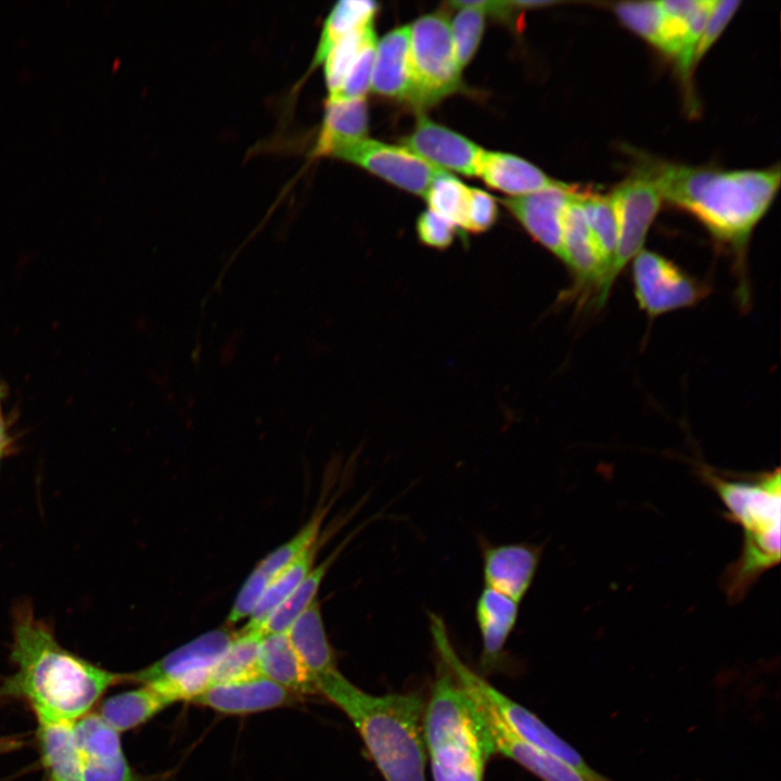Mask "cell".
<instances>
[{
	"instance_id": "b9f144b4",
	"label": "cell",
	"mask_w": 781,
	"mask_h": 781,
	"mask_svg": "<svg viewBox=\"0 0 781 781\" xmlns=\"http://www.w3.org/2000/svg\"><path fill=\"white\" fill-rule=\"evenodd\" d=\"M82 777L84 781H135L125 756L111 761H82Z\"/></svg>"
},
{
	"instance_id": "6da1fadb",
	"label": "cell",
	"mask_w": 781,
	"mask_h": 781,
	"mask_svg": "<svg viewBox=\"0 0 781 781\" xmlns=\"http://www.w3.org/2000/svg\"><path fill=\"white\" fill-rule=\"evenodd\" d=\"M645 170L654 179L663 200L693 215L731 254L739 299L742 305L747 304V244L779 189V166L722 171L651 164Z\"/></svg>"
},
{
	"instance_id": "60d3db41",
	"label": "cell",
	"mask_w": 781,
	"mask_h": 781,
	"mask_svg": "<svg viewBox=\"0 0 781 781\" xmlns=\"http://www.w3.org/2000/svg\"><path fill=\"white\" fill-rule=\"evenodd\" d=\"M498 214L496 201L489 193L471 188L465 232L476 234L489 230L496 223Z\"/></svg>"
},
{
	"instance_id": "7c38bea8",
	"label": "cell",
	"mask_w": 781,
	"mask_h": 781,
	"mask_svg": "<svg viewBox=\"0 0 781 781\" xmlns=\"http://www.w3.org/2000/svg\"><path fill=\"white\" fill-rule=\"evenodd\" d=\"M400 143L432 166L468 177L477 176L484 152L470 139L423 114L418 116L414 129Z\"/></svg>"
},
{
	"instance_id": "9a60e30c",
	"label": "cell",
	"mask_w": 781,
	"mask_h": 781,
	"mask_svg": "<svg viewBox=\"0 0 781 781\" xmlns=\"http://www.w3.org/2000/svg\"><path fill=\"white\" fill-rule=\"evenodd\" d=\"M292 701V692L263 676L214 684L193 700L217 712L234 715L263 712Z\"/></svg>"
},
{
	"instance_id": "44dd1931",
	"label": "cell",
	"mask_w": 781,
	"mask_h": 781,
	"mask_svg": "<svg viewBox=\"0 0 781 781\" xmlns=\"http://www.w3.org/2000/svg\"><path fill=\"white\" fill-rule=\"evenodd\" d=\"M368 126V105L364 98L328 100L312 155L332 156L341 148L366 139Z\"/></svg>"
},
{
	"instance_id": "7a4b0ae2",
	"label": "cell",
	"mask_w": 781,
	"mask_h": 781,
	"mask_svg": "<svg viewBox=\"0 0 781 781\" xmlns=\"http://www.w3.org/2000/svg\"><path fill=\"white\" fill-rule=\"evenodd\" d=\"M11 660L17 671L3 686L4 692L24 696L37 717L75 721L110 686L127 679L61 646L26 605L14 615Z\"/></svg>"
},
{
	"instance_id": "5bb4252c",
	"label": "cell",
	"mask_w": 781,
	"mask_h": 781,
	"mask_svg": "<svg viewBox=\"0 0 781 781\" xmlns=\"http://www.w3.org/2000/svg\"><path fill=\"white\" fill-rule=\"evenodd\" d=\"M483 560L485 587L520 603L534 580L540 552L525 543L492 546L485 549Z\"/></svg>"
},
{
	"instance_id": "d590c367",
	"label": "cell",
	"mask_w": 781,
	"mask_h": 781,
	"mask_svg": "<svg viewBox=\"0 0 781 781\" xmlns=\"http://www.w3.org/2000/svg\"><path fill=\"white\" fill-rule=\"evenodd\" d=\"M700 0L660 1L664 14L663 53L676 60Z\"/></svg>"
},
{
	"instance_id": "f546056e",
	"label": "cell",
	"mask_w": 781,
	"mask_h": 781,
	"mask_svg": "<svg viewBox=\"0 0 781 781\" xmlns=\"http://www.w3.org/2000/svg\"><path fill=\"white\" fill-rule=\"evenodd\" d=\"M261 637L259 632H236L213 669L212 686L260 676L257 657Z\"/></svg>"
},
{
	"instance_id": "d6a6232c",
	"label": "cell",
	"mask_w": 781,
	"mask_h": 781,
	"mask_svg": "<svg viewBox=\"0 0 781 781\" xmlns=\"http://www.w3.org/2000/svg\"><path fill=\"white\" fill-rule=\"evenodd\" d=\"M374 36L375 31L371 24L348 34L330 50L323 61L328 99H332L341 90L362 48Z\"/></svg>"
},
{
	"instance_id": "cb8c5ba5",
	"label": "cell",
	"mask_w": 781,
	"mask_h": 781,
	"mask_svg": "<svg viewBox=\"0 0 781 781\" xmlns=\"http://www.w3.org/2000/svg\"><path fill=\"white\" fill-rule=\"evenodd\" d=\"M586 221L604 267L602 300L605 305L613 287L611 271L615 259L618 223L611 195L579 191Z\"/></svg>"
},
{
	"instance_id": "4316f807",
	"label": "cell",
	"mask_w": 781,
	"mask_h": 781,
	"mask_svg": "<svg viewBox=\"0 0 781 781\" xmlns=\"http://www.w3.org/2000/svg\"><path fill=\"white\" fill-rule=\"evenodd\" d=\"M379 4L368 0H342L324 21L312 65L323 63L330 50L348 34L373 24Z\"/></svg>"
},
{
	"instance_id": "ee69618b",
	"label": "cell",
	"mask_w": 781,
	"mask_h": 781,
	"mask_svg": "<svg viewBox=\"0 0 781 781\" xmlns=\"http://www.w3.org/2000/svg\"><path fill=\"white\" fill-rule=\"evenodd\" d=\"M4 446H5V439H4V433H3V428H2V424H1V420H0V459L3 453Z\"/></svg>"
},
{
	"instance_id": "9c48e42d",
	"label": "cell",
	"mask_w": 781,
	"mask_h": 781,
	"mask_svg": "<svg viewBox=\"0 0 781 781\" xmlns=\"http://www.w3.org/2000/svg\"><path fill=\"white\" fill-rule=\"evenodd\" d=\"M631 276L636 300L650 318L691 307L709 293L706 283L651 251L635 256Z\"/></svg>"
},
{
	"instance_id": "4fadbf2b",
	"label": "cell",
	"mask_w": 781,
	"mask_h": 781,
	"mask_svg": "<svg viewBox=\"0 0 781 781\" xmlns=\"http://www.w3.org/2000/svg\"><path fill=\"white\" fill-rule=\"evenodd\" d=\"M576 189L563 183L539 192L501 199L527 233L558 259H563V216Z\"/></svg>"
},
{
	"instance_id": "1f68e13d",
	"label": "cell",
	"mask_w": 781,
	"mask_h": 781,
	"mask_svg": "<svg viewBox=\"0 0 781 781\" xmlns=\"http://www.w3.org/2000/svg\"><path fill=\"white\" fill-rule=\"evenodd\" d=\"M458 9L450 24L456 60L462 71L474 56L485 29L486 13L471 1L449 2Z\"/></svg>"
},
{
	"instance_id": "74e56055",
	"label": "cell",
	"mask_w": 781,
	"mask_h": 781,
	"mask_svg": "<svg viewBox=\"0 0 781 781\" xmlns=\"http://www.w3.org/2000/svg\"><path fill=\"white\" fill-rule=\"evenodd\" d=\"M272 578L257 566L246 578L228 615V624H236L249 617L264 596Z\"/></svg>"
},
{
	"instance_id": "8fae6325",
	"label": "cell",
	"mask_w": 781,
	"mask_h": 781,
	"mask_svg": "<svg viewBox=\"0 0 781 781\" xmlns=\"http://www.w3.org/2000/svg\"><path fill=\"white\" fill-rule=\"evenodd\" d=\"M332 156L362 167L387 182L423 197L434 178L443 171L404 146L368 138L341 148Z\"/></svg>"
},
{
	"instance_id": "f35d334b",
	"label": "cell",
	"mask_w": 781,
	"mask_h": 781,
	"mask_svg": "<svg viewBox=\"0 0 781 781\" xmlns=\"http://www.w3.org/2000/svg\"><path fill=\"white\" fill-rule=\"evenodd\" d=\"M457 233L458 228L451 221L430 209L417 219L418 239L428 247L445 249L452 244Z\"/></svg>"
},
{
	"instance_id": "e0dca14e",
	"label": "cell",
	"mask_w": 781,
	"mask_h": 781,
	"mask_svg": "<svg viewBox=\"0 0 781 781\" xmlns=\"http://www.w3.org/2000/svg\"><path fill=\"white\" fill-rule=\"evenodd\" d=\"M477 176L489 188L512 196H522L564 183L552 179L522 157L485 150L479 159Z\"/></svg>"
},
{
	"instance_id": "7402d4cb",
	"label": "cell",
	"mask_w": 781,
	"mask_h": 781,
	"mask_svg": "<svg viewBox=\"0 0 781 781\" xmlns=\"http://www.w3.org/2000/svg\"><path fill=\"white\" fill-rule=\"evenodd\" d=\"M286 633L316 686L321 677L337 669L317 599L293 622Z\"/></svg>"
},
{
	"instance_id": "52a82bcc",
	"label": "cell",
	"mask_w": 781,
	"mask_h": 781,
	"mask_svg": "<svg viewBox=\"0 0 781 781\" xmlns=\"http://www.w3.org/2000/svg\"><path fill=\"white\" fill-rule=\"evenodd\" d=\"M700 475L727 509V518L743 529V541L780 543V470L751 477L725 476L700 465Z\"/></svg>"
},
{
	"instance_id": "277c9868",
	"label": "cell",
	"mask_w": 781,
	"mask_h": 781,
	"mask_svg": "<svg viewBox=\"0 0 781 781\" xmlns=\"http://www.w3.org/2000/svg\"><path fill=\"white\" fill-rule=\"evenodd\" d=\"M422 731L434 781H483L496 754L486 713L441 662Z\"/></svg>"
},
{
	"instance_id": "3957f363",
	"label": "cell",
	"mask_w": 781,
	"mask_h": 781,
	"mask_svg": "<svg viewBox=\"0 0 781 781\" xmlns=\"http://www.w3.org/2000/svg\"><path fill=\"white\" fill-rule=\"evenodd\" d=\"M317 688L349 718L385 781H426L425 704L419 693L373 695L338 669L321 677Z\"/></svg>"
},
{
	"instance_id": "4dcf8cb0",
	"label": "cell",
	"mask_w": 781,
	"mask_h": 781,
	"mask_svg": "<svg viewBox=\"0 0 781 781\" xmlns=\"http://www.w3.org/2000/svg\"><path fill=\"white\" fill-rule=\"evenodd\" d=\"M424 197L430 210L448 219L465 232L471 197L470 187L443 170L434 178Z\"/></svg>"
},
{
	"instance_id": "30bf717a",
	"label": "cell",
	"mask_w": 781,
	"mask_h": 781,
	"mask_svg": "<svg viewBox=\"0 0 781 781\" xmlns=\"http://www.w3.org/2000/svg\"><path fill=\"white\" fill-rule=\"evenodd\" d=\"M610 195L618 223L617 248L611 271L614 285L623 269L641 251L663 199L646 170L618 184Z\"/></svg>"
},
{
	"instance_id": "8992f818",
	"label": "cell",
	"mask_w": 781,
	"mask_h": 781,
	"mask_svg": "<svg viewBox=\"0 0 781 781\" xmlns=\"http://www.w3.org/2000/svg\"><path fill=\"white\" fill-rule=\"evenodd\" d=\"M412 91L409 104L423 110L462 90L448 16L435 12L410 25Z\"/></svg>"
},
{
	"instance_id": "836d02e7",
	"label": "cell",
	"mask_w": 781,
	"mask_h": 781,
	"mask_svg": "<svg viewBox=\"0 0 781 781\" xmlns=\"http://www.w3.org/2000/svg\"><path fill=\"white\" fill-rule=\"evenodd\" d=\"M614 9L627 27L663 52L664 14L660 1L622 2Z\"/></svg>"
},
{
	"instance_id": "d4e9b609",
	"label": "cell",
	"mask_w": 781,
	"mask_h": 781,
	"mask_svg": "<svg viewBox=\"0 0 781 781\" xmlns=\"http://www.w3.org/2000/svg\"><path fill=\"white\" fill-rule=\"evenodd\" d=\"M170 704V700L144 684L106 699L99 715L116 731L123 732L140 726Z\"/></svg>"
},
{
	"instance_id": "ba28073f",
	"label": "cell",
	"mask_w": 781,
	"mask_h": 781,
	"mask_svg": "<svg viewBox=\"0 0 781 781\" xmlns=\"http://www.w3.org/2000/svg\"><path fill=\"white\" fill-rule=\"evenodd\" d=\"M235 635L227 627L205 632L127 679L152 686L174 702L193 701L212 686L213 669Z\"/></svg>"
},
{
	"instance_id": "83f0119b",
	"label": "cell",
	"mask_w": 781,
	"mask_h": 781,
	"mask_svg": "<svg viewBox=\"0 0 781 781\" xmlns=\"http://www.w3.org/2000/svg\"><path fill=\"white\" fill-rule=\"evenodd\" d=\"M82 761H111L124 756L119 732L99 714H85L73 724Z\"/></svg>"
},
{
	"instance_id": "2e32d148",
	"label": "cell",
	"mask_w": 781,
	"mask_h": 781,
	"mask_svg": "<svg viewBox=\"0 0 781 781\" xmlns=\"http://www.w3.org/2000/svg\"><path fill=\"white\" fill-rule=\"evenodd\" d=\"M370 90L409 103L412 91L410 25L392 29L376 42Z\"/></svg>"
},
{
	"instance_id": "5b68a950",
	"label": "cell",
	"mask_w": 781,
	"mask_h": 781,
	"mask_svg": "<svg viewBox=\"0 0 781 781\" xmlns=\"http://www.w3.org/2000/svg\"><path fill=\"white\" fill-rule=\"evenodd\" d=\"M430 627L440 662L453 677L516 738L573 767L586 781H611L593 770L573 746L536 715L512 701L473 671L457 654L444 620L430 616Z\"/></svg>"
},
{
	"instance_id": "7bdbcfd3",
	"label": "cell",
	"mask_w": 781,
	"mask_h": 781,
	"mask_svg": "<svg viewBox=\"0 0 781 781\" xmlns=\"http://www.w3.org/2000/svg\"><path fill=\"white\" fill-rule=\"evenodd\" d=\"M22 745V742L16 739L3 738L0 739V754L11 752Z\"/></svg>"
},
{
	"instance_id": "8d00e7d4",
	"label": "cell",
	"mask_w": 781,
	"mask_h": 781,
	"mask_svg": "<svg viewBox=\"0 0 781 781\" xmlns=\"http://www.w3.org/2000/svg\"><path fill=\"white\" fill-rule=\"evenodd\" d=\"M376 37H372L362 48L348 72L341 90L330 101L364 98L370 90L372 68L375 57Z\"/></svg>"
},
{
	"instance_id": "d6986e66",
	"label": "cell",
	"mask_w": 781,
	"mask_h": 781,
	"mask_svg": "<svg viewBox=\"0 0 781 781\" xmlns=\"http://www.w3.org/2000/svg\"><path fill=\"white\" fill-rule=\"evenodd\" d=\"M483 708L496 754L516 761L542 781H586L565 761L516 738L486 707Z\"/></svg>"
},
{
	"instance_id": "ab89813d",
	"label": "cell",
	"mask_w": 781,
	"mask_h": 781,
	"mask_svg": "<svg viewBox=\"0 0 781 781\" xmlns=\"http://www.w3.org/2000/svg\"><path fill=\"white\" fill-rule=\"evenodd\" d=\"M740 1L737 0H716L709 15L707 17L704 30L701 35L696 49L693 56V67L704 54L708 51L712 44L724 31L728 22L731 20L735 11L738 10Z\"/></svg>"
},
{
	"instance_id": "603a6c76",
	"label": "cell",
	"mask_w": 781,
	"mask_h": 781,
	"mask_svg": "<svg viewBox=\"0 0 781 781\" xmlns=\"http://www.w3.org/2000/svg\"><path fill=\"white\" fill-rule=\"evenodd\" d=\"M258 674L290 692L304 694L318 691L285 632L264 635L258 657Z\"/></svg>"
},
{
	"instance_id": "f1b7e54d",
	"label": "cell",
	"mask_w": 781,
	"mask_h": 781,
	"mask_svg": "<svg viewBox=\"0 0 781 781\" xmlns=\"http://www.w3.org/2000/svg\"><path fill=\"white\" fill-rule=\"evenodd\" d=\"M336 554L337 552L331 554L310 569L298 587L268 618L261 629L263 636L287 631L293 622L317 599L321 582Z\"/></svg>"
},
{
	"instance_id": "ac0fdd59",
	"label": "cell",
	"mask_w": 781,
	"mask_h": 781,
	"mask_svg": "<svg viewBox=\"0 0 781 781\" xmlns=\"http://www.w3.org/2000/svg\"><path fill=\"white\" fill-rule=\"evenodd\" d=\"M518 604L485 587L476 603V620L482 636L481 666L494 670L503 660L505 642L518 615Z\"/></svg>"
},
{
	"instance_id": "e575fe53",
	"label": "cell",
	"mask_w": 781,
	"mask_h": 781,
	"mask_svg": "<svg viewBox=\"0 0 781 781\" xmlns=\"http://www.w3.org/2000/svg\"><path fill=\"white\" fill-rule=\"evenodd\" d=\"M323 515V511L316 514L292 539L261 560L257 567L270 578H273L317 542Z\"/></svg>"
},
{
	"instance_id": "ffe728a7",
	"label": "cell",
	"mask_w": 781,
	"mask_h": 781,
	"mask_svg": "<svg viewBox=\"0 0 781 781\" xmlns=\"http://www.w3.org/2000/svg\"><path fill=\"white\" fill-rule=\"evenodd\" d=\"M37 735L48 781H84L74 721L37 717Z\"/></svg>"
},
{
	"instance_id": "484cf974",
	"label": "cell",
	"mask_w": 781,
	"mask_h": 781,
	"mask_svg": "<svg viewBox=\"0 0 781 781\" xmlns=\"http://www.w3.org/2000/svg\"><path fill=\"white\" fill-rule=\"evenodd\" d=\"M317 542L279 572L248 617L243 631L259 632L271 614L290 597L312 568ZM263 635V633H261Z\"/></svg>"
}]
</instances>
